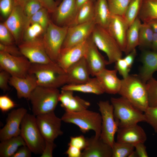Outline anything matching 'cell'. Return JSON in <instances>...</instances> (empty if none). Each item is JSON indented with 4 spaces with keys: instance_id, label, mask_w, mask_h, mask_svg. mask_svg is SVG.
<instances>
[{
    "instance_id": "6da1fadb",
    "label": "cell",
    "mask_w": 157,
    "mask_h": 157,
    "mask_svg": "<svg viewBox=\"0 0 157 157\" xmlns=\"http://www.w3.org/2000/svg\"><path fill=\"white\" fill-rule=\"evenodd\" d=\"M28 73L35 76L38 86L58 88L67 83L66 71L55 62L31 63Z\"/></svg>"
},
{
    "instance_id": "7a4b0ae2",
    "label": "cell",
    "mask_w": 157,
    "mask_h": 157,
    "mask_svg": "<svg viewBox=\"0 0 157 157\" xmlns=\"http://www.w3.org/2000/svg\"><path fill=\"white\" fill-rule=\"evenodd\" d=\"M121 80V87L118 94L144 112L149 107L146 83L138 75H129Z\"/></svg>"
},
{
    "instance_id": "3957f363",
    "label": "cell",
    "mask_w": 157,
    "mask_h": 157,
    "mask_svg": "<svg viewBox=\"0 0 157 157\" xmlns=\"http://www.w3.org/2000/svg\"><path fill=\"white\" fill-rule=\"evenodd\" d=\"M115 119L118 128L125 127L145 122L144 113L136 108L126 98L111 97Z\"/></svg>"
},
{
    "instance_id": "277c9868",
    "label": "cell",
    "mask_w": 157,
    "mask_h": 157,
    "mask_svg": "<svg viewBox=\"0 0 157 157\" xmlns=\"http://www.w3.org/2000/svg\"><path fill=\"white\" fill-rule=\"evenodd\" d=\"M60 92L57 88L37 86L29 99L33 114L35 116L54 111L59 101Z\"/></svg>"
},
{
    "instance_id": "5b68a950",
    "label": "cell",
    "mask_w": 157,
    "mask_h": 157,
    "mask_svg": "<svg viewBox=\"0 0 157 157\" xmlns=\"http://www.w3.org/2000/svg\"><path fill=\"white\" fill-rule=\"evenodd\" d=\"M61 119L64 122L76 125L84 133L93 130L96 136L100 137L102 123L100 113L88 109L78 112L65 111Z\"/></svg>"
},
{
    "instance_id": "8992f818",
    "label": "cell",
    "mask_w": 157,
    "mask_h": 157,
    "mask_svg": "<svg viewBox=\"0 0 157 157\" xmlns=\"http://www.w3.org/2000/svg\"><path fill=\"white\" fill-rule=\"evenodd\" d=\"M20 135L33 153L41 155L45 141L37 125L35 116L27 113L26 114L21 123Z\"/></svg>"
},
{
    "instance_id": "52a82bcc",
    "label": "cell",
    "mask_w": 157,
    "mask_h": 157,
    "mask_svg": "<svg viewBox=\"0 0 157 157\" xmlns=\"http://www.w3.org/2000/svg\"><path fill=\"white\" fill-rule=\"evenodd\" d=\"M68 28V26H59L50 20L43 35L44 46L48 55L54 62H57Z\"/></svg>"
},
{
    "instance_id": "ba28073f",
    "label": "cell",
    "mask_w": 157,
    "mask_h": 157,
    "mask_svg": "<svg viewBox=\"0 0 157 157\" xmlns=\"http://www.w3.org/2000/svg\"><path fill=\"white\" fill-rule=\"evenodd\" d=\"M91 37L98 48L106 54L109 65L122 58L123 51L107 28L96 24Z\"/></svg>"
},
{
    "instance_id": "9c48e42d",
    "label": "cell",
    "mask_w": 157,
    "mask_h": 157,
    "mask_svg": "<svg viewBox=\"0 0 157 157\" xmlns=\"http://www.w3.org/2000/svg\"><path fill=\"white\" fill-rule=\"evenodd\" d=\"M98 105L102 119L100 138L112 148L115 142V135L118 129L114 117L113 108L108 101H100Z\"/></svg>"
},
{
    "instance_id": "30bf717a",
    "label": "cell",
    "mask_w": 157,
    "mask_h": 157,
    "mask_svg": "<svg viewBox=\"0 0 157 157\" xmlns=\"http://www.w3.org/2000/svg\"><path fill=\"white\" fill-rule=\"evenodd\" d=\"M39 129L45 141L54 142L63 133L61 130V118L58 117L54 111L36 116Z\"/></svg>"
},
{
    "instance_id": "8fae6325",
    "label": "cell",
    "mask_w": 157,
    "mask_h": 157,
    "mask_svg": "<svg viewBox=\"0 0 157 157\" xmlns=\"http://www.w3.org/2000/svg\"><path fill=\"white\" fill-rule=\"evenodd\" d=\"M31 63L24 56H16L0 51V69L12 76L25 77L28 74Z\"/></svg>"
},
{
    "instance_id": "7c38bea8",
    "label": "cell",
    "mask_w": 157,
    "mask_h": 157,
    "mask_svg": "<svg viewBox=\"0 0 157 157\" xmlns=\"http://www.w3.org/2000/svg\"><path fill=\"white\" fill-rule=\"evenodd\" d=\"M4 23L13 36L15 43L18 45L22 42L24 32L28 26L23 8L15 4L12 12Z\"/></svg>"
},
{
    "instance_id": "4fadbf2b",
    "label": "cell",
    "mask_w": 157,
    "mask_h": 157,
    "mask_svg": "<svg viewBox=\"0 0 157 157\" xmlns=\"http://www.w3.org/2000/svg\"><path fill=\"white\" fill-rule=\"evenodd\" d=\"M96 25L94 20L68 27L62 49L72 47L87 40L91 35Z\"/></svg>"
},
{
    "instance_id": "5bb4252c",
    "label": "cell",
    "mask_w": 157,
    "mask_h": 157,
    "mask_svg": "<svg viewBox=\"0 0 157 157\" xmlns=\"http://www.w3.org/2000/svg\"><path fill=\"white\" fill-rule=\"evenodd\" d=\"M18 47L22 55L31 63L46 64L54 62L46 52L42 38L32 41H22Z\"/></svg>"
},
{
    "instance_id": "9a60e30c",
    "label": "cell",
    "mask_w": 157,
    "mask_h": 157,
    "mask_svg": "<svg viewBox=\"0 0 157 157\" xmlns=\"http://www.w3.org/2000/svg\"><path fill=\"white\" fill-rule=\"evenodd\" d=\"M27 111L21 107L13 110L8 114L6 124L0 130L1 141L20 135L21 123Z\"/></svg>"
},
{
    "instance_id": "2e32d148",
    "label": "cell",
    "mask_w": 157,
    "mask_h": 157,
    "mask_svg": "<svg viewBox=\"0 0 157 157\" xmlns=\"http://www.w3.org/2000/svg\"><path fill=\"white\" fill-rule=\"evenodd\" d=\"M88 47L85 56L90 75H96L106 68L109 65L106 60L98 51V49L92 40L90 36L88 40Z\"/></svg>"
},
{
    "instance_id": "e0dca14e",
    "label": "cell",
    "mask_w": 157,
    "mask_h": 157,
    "mask_svg": "<svg viewBox=\"0 0 157 157\" xmlns=\"http://www.w3.org/2000/svg\"><path fill=\"white\" fill-rule=\"evenodd\" d=\"M88 40L72 47L62 49L56 63L66 71L70 66L85 57L87 49Z\"/></svg>"
},
{
    "instance_id": "ac0fdd59",
    "label": "cell",
    "mask_w": 157,
    "mask_h": 157,
    "mask_svg": "<svg viewBox=\"0 0 157 157\" xmlns=\"http://www.w3.org/2000/svg\"><path fill=\"white\" fill-rule=\"evenodd\" d=\"M53 14L54 22L61 26H70L76 16L77 10L75 0H62Z\"/></svg>"
},
{
    "instance_id": "d6986e66",
    "label": "cell",
    "mask_w": 157,
    "mask_h": 157,
    "mask_svg": "<svg viewBox=\"0 0 157 157\" xmlns=\"http://www.w3.org/2000/svg\"><path fill=\"white\" fill-rule=\"evenodd\" d=\"M66 84L76 85L85 83L90 79V72L85 57L70 66L66 70Z\"/></svg>"
},
{
    "instance_id": "ffe728a7",
    "label": "cell",
    "mask_w": 157,
    "mask_h": 157,
    "mask_svg": "<svg viewBox=\"0 0 157 157\" xmlns=\"http://www.w3.org/2000/svg\"><path fill=\"white\" fill-rule=\"evenodd\" d=\"M117 133V142L133 146L139 143H144L147 139L145 131L138 124L118 128Z\"/></svg>"
},
{
    "instance_id": "44dd1931",
    "label": "cell",
    "mask_w": 157,
    "mask_h": 157,
    "mask_svg": "<svg viewBox=\"0 0 157 157\" xmlns=\"http://www.w3.org/2000/svg\"><path fill=\"white\" fill-rule=\"evenodd\" d=\"M9 84L15 89L18 98L28 99L31 92L38 86L35 76L29 73L24 77L11 76Z\"/></svg>"
},
{
    "instance_id": "7402d4cb",
    "label": "cell",
    "mask_w": 157,
    "mask_h": 157,
    "mask_svg": "<svg viewBox=\"0 0 157 157\" xmlns=\"http://www.w3.org/2000/svg\"><path fill=\"white\" fill-rule=\"evenodd\" d=\"M87 145L81 157H112V147L100 138L95 135L87 138Z\"/></svg>"
},
{
    "instance_id": "603a6c76",
    "label": "cell",
    "mask_w": 157,
    "mask_h": 157,
    "mask_svg": "<svg viewBox=\"0 0 157 157\" xmlns=\"http://www.w3.org/2000/svg\"><path fill=\"white\" fill-rule=\"evenodd\" d=\"M129 26L124 17L112 15L107 28L124 52L126 44V34Z\"/></svg>"
},
{
    "instance_id": "cb8c5ba5",
    "label": "cell",
    "mask_w": 157,
    "mask_h": 157,
    "mask_svg": "<svg viewBox=\"0 0 157 157\" xmlns=\"http://www.w3.org/2000/svg\"><path fill=\"white\" fill-rule=\"evenodd\" d=\"M117 70L104 69L95 77L100 84L104 92L109 94H118L121 87V80L117 76Z\"/></svg>"
},
{
    "instance_id": "d4e9b609",
    "label": "cell",
    "mask_w": 157,
    "mask_h": 157,
    "mask_svg": "<svg viewBox=\"0 0 157 157\" xmlns=\"http://www.w3.org/2000/svg\"><path fill=\"white\" fill-rule=\"evenodd\" d=\"M140 60L142 65L138 75L146 83L153 77L154 73L157 72V51L143 49L141 55Z\"/></svg>"
},
{
    "instance_id": "484cf974",
    "label": "cell",
    "mask_w": 157,
    "mask_h": 157,
    "mask_svg": "<svg viewBox=\"0 0 157 157\" xmlns=\"http://www.w3.org/2000/svg\"><path fill=\"white\" fill-rule=\"evenodd\" d=\"M61 90L77 91L85 93H92L100 95L104 92L97 78L95 77L90 78L88 81L76 85L65 84L63 86Z\"/></svg>"
},
{
    "instance_id": "4316f807",
    "label": "cell",
    "mask_w": 157,
    "mask_h": 157,
    "mask_svg": "<svg viewBox=\"0 0 157 157\" xmlns=\"http://www.w3.org/2000/svg\"><path fill=\"white\" fill-rule=\"evenodd\" d=\"M94 20L96 25L107 28L112 15L107 0H96L94 3Z\"/></svg>"
},
{
    "instance_id": "83f0119b",
    "label": "cell",
    "mask_w": 157,
    "mask_h": 157,
    "mask_svg": "<svg viewBox=\"0 0 157 157\" xmlns=\"http://www.w3.org/2000/svg\"><path fill=\"white\" fill-rule=\"evenodd\" d=\"M1 142L0 157H12L20 147L26 145L20 135Z\"/></svg>"
},
{
    "instance_id": "f1b7e54d",
    "label": "cell",
    "mask_w": 157,
    "mask_h": 157,
    "mask_svg": "<svg viewBox=\"0 0 157 157\" xmlns=\"http://www.w3.org/2000/svg\"><path fill=\"white\" fill-rule=\"evenodd\" d=\"M142 23L138 17L129 27L126 34V44L124 52L126 55L139 46V31Z\"/></svg>"
},
{
    "instance_id": "f546056e",
    "label": "cell",
    "mask_w": 157,
    "mask_h": 157,
    "mask_svg": "<svg viewBox=\"0 0 157 157\" xmlns=\"http://www.w3.org/2000/svg\"><path fill=\"white\" fill-rule=\"evenodd\" d=\"M94 3L92 1H89L82 6L78 10L72 23L69 26L94 20Z\"/></svg>"
},
{
    "instance_id": "4dcf8cb0",
    "label": "cell",
    "mask_w": 157,
    "mask_h": 157,
    "mask_svg": "<svg viewBox=\"0 0 157 157\" xmlns=\"http://www.w3.org/2000/svg\"><path fill=\"white\" fill-rule=\"evenodd\" d=\"M138 17L143 22L157 19V0H143Z\"/></svg>"
},
{
    "instance_id": "1f68e13d",
    "label": "cell",
    "mask_w": 157,
    "mask_h": 157,
    "mask_svg": "<svg viewBox=\"0 0 157 157\" xmlns=\"http://www.w3.org/2000/svg\"><path fill=\"white\" fill-rule=\"evenodd\" d=\"M154 33L148 23L142 22L139 29L138 46L144 49L151 48Z\"/></svg>"
},
{
    "instance_id": "d6a6232c",
    "label": "cell",
    "mask_w": 157,
    "mask_h": 157,
    "mask_svg": "<svg viewBox=\"0 0 157 157\" xmlns=\"http://www.w3.org/2000/svg\"><path fill=\"white\" fill-rule=\"evenodd\" d=\"M143 0H131L124 17L129 27L138 17Z\"/></svg>"
},
{
    "instance_id": "836d02e7",
    "label": "cell",
    "mask_w": 157,
    "mask_h": 157,
    "mask_svg": "<svg viewBox=\"0 0 157 157\" xmlns=\"http://www.w3.org/2000/svg\"><path fill=\"white\" fill-rule=\"evenodd\" d=\"M44 32L40 24L36 23L30 24L24 32L22 41L30 42L42 38V37L40 36L43 35Z\"/></svg>"
},
{
    "instance_id": "e575fe53",
    "label": "cell",
    "mask_w": 157,
    "mask_h": 157,
    "mask_svg": "<svg viewBox=\"0 0 157 157\" xmlns=\"http://www.w3.org/2000/svg\"><path fill=\"white\" fill-rule=\"evenodd\" d=\"M112 15L124 17L131 0H107Z\"/></svg>"
},
{
    "instance_id": "d590c367",
    "label": "cell",
    "mask_w": 157,
    "mask_h": 157,
    "mask_svg": "<svg viewBox=\"0 0 157 157\" xmlns=\"http://www.w3.org/2000/svg\"><path fill=\"white\" fill-rule=\"evenodd\" d=\"M134 149L133 145L115 142L112 147V157H129Z\"/></svg>"
},
{
    "instance_id": "8d00e7d4",
    "label": "cell",
    "mask_w": 157,
    "mask_h": 157,
    "mask_svg": "<svg viewBox=\"0 0 157 157\" xmlns=\"http://www.w3.org/2000/svg\"><path fill=\"white\" fill-rule=\"evenodd\" d=\"M149 107L157 106V80L153 77L146 83Z\"/></svg>"
},
{
    "instance_id": "74e56055",
    "label": "cell",
    "mask_w": 157,
    "mask_h": 157,
    "mask_svg": "<svg viewBox=\"0 0 157 157\" xmlns=\"http://www.w3.org/2000/svg\"><path fill=\"white\" fill-rule=\"evenodd\" d=\"M48 13L46 8H42L31 17L29 21V26L33 23H38L43 27L45 31L50 21Z\"/></svg>"
},
{
    "instance_id": "f35d334b",
    "label": "cell",
    "mask_w": 157,
    "mask_h": 157,
    "mask_svg": "<svg viewBox=\"0 0 157 157\" xmlns=\"http://www.w3.org/2000/svg\"><path fill=\"white\" fill-rule=\"evenodd\" d=\"M90 103L78 96H73L70 102L68 108L65 111L78 112L87 109Z\"/></svg>"
},
{
    "instance_id": "ab89813d",
    "label": "cell",
    "mask_w": 157,
    "mask_h": 157,
    "mask_svg": "<svg viewBox=\"0 0 157 157\" xmlns=\"http://www.w3.org/2000/svg\"><path fill=\"white\" fill-rule=\"evenodd\" d=\"M38 0H28L23 7V10L29 22L31 17L37 12L43 8Z\"/></svg>"
},
{
    "instance_id": "60d3db41",
    "label": "cell",
    "mask_w": 157,
    "mask_h": 157,
    "mask_svg": "<svg viewBox=\"0 0 157 157\" xmlns=\"http://www.w3.org/2000/svg\"><path fill=\"white\" fill-rule=\"evenodd\" d=\"M145 122H147L153 128L156 133L157 132V106L149 107L144 112Z\"/></svg>"
},
{
    "instance_id": "b9f144b4",
    "label": "cell",
    "mask_w": 157,
    "mask_h": 157,
    "mask_svg": "<svg viewBox=\"0 0 157 157\" xmlns=\"http://www.w3.org/2000/svg\"><path fill=\"white\" fill-rule=\"evenodd\" d=\"M0 42L1 43L6 44L15 43L13 36L4 23L0 24Z\"/></svg>"
},
{
    "instance_id": "7bdbcfd3",
    "label": "cell",
    "mask_w": 157,
    "mask_h": 157,
    "mask_svg": "<svg viewBox=\"0 0 157 157\" xmlns=\"http://www.w3.org/2000/svg\"><path fill=\"white\" fill-rule=\"evenodd\" d=\"M73 96V91L61 90L59 97V101L61 103V107L65 111L67 109L70 100Z\"/></svg>"
},
{
    "instance_id": "ee69618b",
    "label": "cell",
    "mask_w": 157,
    "mask_h": 157,
    "mask_svg": "<svg viewBox=\"0 0 157 157\" xmlns=\"http://www.w3.org/2000/svg\"><path fill=\"white\" fill-rule=\"evenodd\" d=\"M15 103L7 95L0 96V109L3 112H6L14 108L16 106Z\"/></svg>"
},
{
    "instance_id": "f6af8a7d",
    "label": "cell",
    "mask_w": 157,
    "mask_h": 157,
    "mask_svg": "<svg viewBox=\"0 0 157 157\" xmlns=\"http://www.w3.org/2000/svg\"><path fill=\"white\" fill-rule=\"evenodd\" d=\"M115 69L118 72L123 78L127 77L129 74L130 68L124 59L122 58L118 59L115 62Z\"/></svg>"
},
{
    "instance_id": "bcb514c9",
    "label": "cell",
    "mask_w": 157,
    "mask_h": 157,
    "mask_svg": "<svg viewBox=\"0 0 157 157\" xmlns=\"http://www.w3.org/2000/svg\"><path fill=\"white\" fill-rule=\"evenodd\" d=\"M14 4V0H0V11L4 17H8L12 11Z\"/></svg>"
},
{
    "instance_id": "7dc6e473",
    "label": "cell",
    "mask_w": 157,
    "mask_h": 157,
    "mask_svg": "<svg viewBox=\"0 0 157 157\" xmlns=\"http://www.w3.org/2000/svg\"><path fill=\"white\" fill-rule=\"evenodd\" d=\"M87 138L82 135L76 137H71L68 146L71 145L78 148L81 150H84L87 145Z\"/></svg>"
},
{
    "instance_id": "c3c4849f",
    "label": "cell",
    "mask_w": 157,
    "mask_h": 157,
    "mask_svg": "<svg viewBox=\"0 0 157 157\" xmlns=\"http://www.w3.org/2000/svg\"><path fill=\"white\" fill-rule=\"evenodd\" d=\"M0 51L4 52L14 56L22 55L19 47H17L14 44H6L0 43Z\"/></svg>"
},
{
    "instance_id": "681fc988",
    "label": "cell",
    "mask_w": 157,
    "mask_h": 157,
    "mask_svg": "<svg viewBox=\"0 0 157 157\" xmlns=\"http://www.w3.org/2000/svg\"><path fill=\"white\" fill-rule=\"evenodd\" d=\"M11 76L7 71L0 69V88L4 92L8 90L9 89L8 84Z\"/></svg>"
},
{
    "instance_id": "f907efd6",
    "label": "cell",
    "mask_w": 157,
    "mask_h": 157,
    "mask_svg": "<svg viewBox=\"0 0 157 157\" xmlns=\"http://www.w3.org/2000/svg\"><path fill=\"white\" fill-rule=\"evenodd\" d=\"M42 6L46 8L49 13H53L58 5V2L54 0H38Z\"/></svg>"
},
{
    "instance_id": "816d5d0a",
    "label": "cell",
    "mask_w": 157,
    "mask_h": 157,
    "mask_svg": "<svg viewBox=\"0 0 157 157\" xmlns=\"http://www.w3.org/2000/svg\"><path fill=\"white\" fill-rule=\"evenodd\" d=\"M56 147L54 142L45 141L44 148L40 157H52L53 152Z\"/></svg>"
},
{
    "instance_id": "f5cc1de1",
    "label": "cell",
    "mask_w": 157,
    "mask_h": 157,
    "mask_svg": "<svg viewBox=\"0 0 157 157\" xmlns=\"http://www.w3.org/2000/svg\"><path fill=\"white\" fill-rule=\"evenodd\" d=\"M32 152L26 145L20 147L12 157H31Z\"/></svg>"
},
{
    "instance_id": "db71d44e",
    "label": "cell",
    "mask_w": 157,
    "mask_h": 157,
    "mask_svg": "<svg viewBox=\"0 0 157 157\" xmlns=\"http://www.w3.org/2000/svg\"><path fill=\"white\" fill-rule=\"evenodd\" d=\"M144 143L140 142L135 144L134 146L135 151L138 157H148V155L146 150V147Z\"/></svg>"
},
{
    "instance_id": "11a10c76",
    "label": "cell",
    "mask_w": 157,
    "mask_h": 157,
    "mask_svg": "<svg viewBox=\"0 0 157 157\" xmlns=\"http://www.w3.org/2000/svg\"><path fill=\"white\" fill-rule=\"evenodd\" d=\"M81 150L75 147L69 145L65 152L69 157H81Z\"/></svg>"
},
{
    "instance_id": "9f6ffc18",
    "label": "cell",
    "mask_w": 157,
    "mask_h": 157,
    "mask_svg": "<svg viewBox=\"0 0 157 157\" xmlns=\"http://www.w3.org/2000/svg\"><path fill=\"white\" fill-rule=\"evenodd\" d=\"M136 55L137 51L135 49L126 55L124 58L129 67L130 68L132 67Z\"/></svg>"
},
{
    "instance_id": "6f0895ef",
    "label": "cell",
    "mask_w": 157,
    "mask_h": 157,
    "mask_svg": "<svg viewBox=\"0 0 157 157\" xmlns=\"http://www.w3.org/2000/svg\"><path fill=\"white\" fill-rule=\"evenodd\" d=\"M151 48L152 50L157 51V33H154Z\"/></svg>"
},
{
    "instance_id": "680465c9",
    "label": "cell",
    "mask_w": 157,
    "mask_h": 157,
    "mask_svg": "<svg viewBox=\"0 0 157 157\" xmlns=\"http://www.w3.org/2000/svg\"><path fill=\"white\" fill-rule=\"evenodd\" d=\"M77 12L78 9L83 4L89 1L94 2L96 0H75Z\"/></svg>"
},
{
    "instance_id": "91938a15",
    "label": "cell",
    "mask_w": 157,
    "mask_h": 157,
    "mask_svg": "<svg viewBox=\"0 0 157 157\" xmlns=\"http://www.w3.org/2000/svg\"><path fill=\"white\" fill-rule=\"evenodd\" d=\"M148 23L151 26L154 32L157 33V19H152Z\"/></svg>"
},
{
    "instance_id": "94428289",
    "label": "cell",
    "mask_w": 157,
    "mask_h": 157,
    "mask_svg": "<svg viewBox=\"0 0 157 157\" xmlns=\"http://www.w3.org/2000/svg\"><path fill=\"white\" fill-rule=\"evenodd\" d=\"M28 0H14L15 4L18 5L23 8Z\"/></svg>"
},
{
    "instance_id": "6125c7cd",
    "label": "cell",
    "mask_w": 157,
    "mask_h": 157,
    "mask_svg": "<svg viewBox=\"0 0 157 157\" xmlns=\"http://www.w3.org/2000/svg\"><path fill=\"white\" fill-rule=\"evenodd\" d=\"M57 0V1L58 2V1H60L61 0Z\"/></svg>"
}]
</instances>
